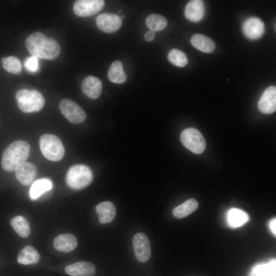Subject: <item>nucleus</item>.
Masks as SVG:
<instances>
[{"instance_id": "obj_33", "label": "nucleus", "mask_w": 276, "mask_h": 276, "mask_svg": "<svg viewBox=\"0 0 276 276\" xmlns=\"http://www.w3.org/2000/svg\"><path fill=\"white\" fill-rule=\"evenodd\" d=\"M124 15H122V18H124Z\"/></svg>"}, {"instance_id": "obj_12", "label": "nucleus", "mask_w": 276, "mask_h": 276, "mask_svg": "<svg viewBox=\"0 0 276 276\" xmlns=\"http://www.w3.org/2000/svg\"><path fill=\"white\" fill-rule=\"evenodd\" d=\"M258 106L263 113L270 114L276 109V88L270 86L267 88L261 95Z\"/></svg>"}, {"instance_id": "obj_9", "label": "nucleus", "mask_w": 276, "mask_h": 276, "mask_svg": "<svg viewBox=\"0 0 276 276\" xmlns=\"http://www.w3.org/2000/svg\"><path fill=\"white\" fill-rule=\"evenodd\" d=\"M103 0H78L74 2L73 11L79 17H87L100 11L104 6Z\"/></svg>"}, {"instance_id": "obj_25", "label": "nucleus", "mask_w": 276, "mask_h": 276, "mask_svg": "<svg viewBox=\"0 0 276 276\" xmlns=\"http://www.w3.org/2000/svg\"><path fill=\"white\" fill-rule=\"evenodd\" d=\"M11 225L14 231L22 238H27L30 234V227L28 220L24 217L17 216L11 219Z\"/></svg>"}, {"instance_id": "obj_27", "label": "nucleus", "mask_w": 276, "mask_h": 276, "mask_svg": "<svg viewBox=\"0 0 276 276\" xmlns=\"http://www.w3.org/2000/svg\"><path fill=\"white\" fill-rule=\"evenodd\" d=\"M1 62L3 68L7 72L17 75L21 73L22 64L17 57L13 56L4 57Z\"/></svg>"}, {"instance_id": "obj_34", "label": "nucleus", "mask_w": 276, "mask_h": 276, "mask_svg": "<svg viewBox=\"0 0 276 276\" xmlns=\"http://www.w3.org/2000/svg\"><path fill=\"white\" fill-rule=\"evenodd\" d=\"M119 12L120 13L122 12V11L120 10L119 11Z\"/></svg>"}, {"instance_id": "obj_7", "label": "nucleus", "mask_w": 276, "mask_h": 276, "mask_svg": "<svg viewBox=\"0 0 276 276\" xmlns=\"http://www.w3.org/2000/svg\"><path fill=\"white\" fill-rule=\"evenodd\" d=\"M59 106L61 113L71 123H80L86 118V114L83 109L71 99L62 100Z\"/></svg>"}, {"instance_id": "obj_18", "label": "nucleus", "mask_w": 276, "mask_h": 276, "mask_svg": "<svg viewBox=\"0 0 276 276\" xmlns=\"http://www.w3.org/2000/svg\"><path fill=\"white\" fill-rule=\"evenodd\" d=\"M96 211L99 215V221L102 224L111 222L116 215L114 205L108 201L98 204L96 207Z\"/></svg>"}, {"instance_id": "obj_26", "label": "nucleus", "mask_w": 276, "mask_h": 276, "mask_svg": "<svg viewBox=\"0 0 276 276\" xmlns=\"http://www.w3.org/2000/svg\"><path fill=\"white\" fill-rule=\"evenodd\" d=\"M146 24L150 31L154 32L164 30L167 25V20L163 16L153 13L146 19Z\"/></svg>"}, {"instance_id": "obj_6", "label": "nucleus", "mask_w": 276, "mask_h": 276, "mask_svg": "<svg viewBox=\"0 0 276 276\" xmlns=\"http://www.w3.org/2000/svg\"><path fill=\"white\" fill-rule=\"evenodd\" d=\"M182 145L195 154L202 153L206 147L205 141L200 132L194 128L184 129L180 135Z\"/></svg>"}, {"instance_id": "obj_22", "label": "nucleus", "mask_w": 276, "mask_h": 276, "mask_svg": "<svg viewBox=\"0 0 276 276\" xmlns=\"http://www.w3.org/2000/svg\"><path fill=\"white\" fill-rule=\"evenodd\" d=\"M198 206L197 201L194 198H191L175 207L172 211V214L176 218H182L193 213L197 210Z\"/></svg>"}, {"instance_id": "obj_21", "label": "nucleus", "mask_w": 276, "mask_h": 276, "mask_svg": "<svg viewBox=\"0 0 276 276\" xmlns=\"http://www.w3.org/2000/svg\"><path fill=\"white\" fill-rule=\"evenodd\" d=\"M123 64L119 60H116L110 65L107 77L112 82L116 84H122L126 80V75L123 71Z\"/></svg>"}, {"instance_id": "obj_30", "label": "nucleus", "mask_w": 276, "mask_h": 276, "mask_svg": "<svg viewBox=\"0 0 276 276\" xmlns=\"http://www.w3.org/2000/svg\"><path fill=\"white\" fill-rule=\"evenodd\" d=\"M270 268L269 265L257 266L253 270L252 276H272Z\"/></svg>"}, {"instance_id": "obj_28", "label": "nucleus", "mask_w": 276, "mask_h": 276, "mask_svg": "<svg viewBox=\"0 0 276 276\" xmlns=\"http://www.w3.org/2000/svg\"><path fill=\"white\" fill-rule=\"evenodd\" d=\"M168 59L171 63L178 67H184L188 63L186 55L177 49H173L169 52Z\"/></svg>"}, {"instance_id": "obj_32", "label": "nucleus", "mask_w": 276, "mask_h": 276, "mask_svg": "<svg viewBox=\"0 0 276 276\" xmlns=\"http://www.w3.org/2000/svg\"><path fill=\"white\" fill-rule=\"evenodd\" d=\"M276 219H273L269 223V227L273 234H276Z\"/></svg>"}, {"instance_id": "obj_29", "label": "nucleus", "mask_w": 276, "mask_h": 276, "mask_svg": "<svg viewBox=\"0 0 276 276\" xmlns=\"http://www.w3.org/2000/svg\"><path fill=\"white\" fill-rule=\"evenodd\" d=\"M24 65L28 72L33 73H36L39 68L38 58L31 56L25 60Z\"/></svg>"}, {"instance_id": "obj_20", "label": "nucleus", "mask_w": 276, "mask_h": 276, "mask_svg": "<svg viewBox=\"0 0 276 276\" xmlns=\"http://www.w3.org/2000/svg\"><path fill=\"white\" fill-rule=\"evenodd\" d=\"M40 259L38 251L32 246L24 247L19 252L17 261L23 265H29L37 263Z\"/></svg>"}, {"instance_id": "obj_31", "label": "nucleus", "mask_w": 276, "mask_h": 276, "mask_svg": "<svg viewBox=\"0 0 276 276\" xmlns=\"http://www.w3.org/2000/svg\"><path fill=\"white\" fill-rule=\"evenodd\" d=\"M154 37L155 32L152 31H148L146 32L144 35V38L148 42H150L153 40Z\"/></svg>"}, {"instance_id": "obj_10", "label": "nucleus", "mask_w": 276, "mask_h": 276, "mask_svg": "<svg viewBox=\"0 0 276 276\" xmlns=\"http://www.w3.org/2000/svg\"><path fill=\"white\" fill-rule=\"evenodd\" d=\"M122 24L121 18L116 14L102 13L96 18L97 27L105 33H112L117 31Z\"/></svg>"}, {"instance_id": "obj_17", "label": "nucleus", "mask_w": 276, "mask_h": 276, "mask_svg": "<svg viewBox=\"0 0 276 276\" xmlns=\"http://www.w3.org/2000/svg\"><path fill=\"white\" fill-rule=\"evenodd\" d=\"M77 244L76 237L71 234L59 235L54 241L55 248L58 251L65 252L73 250L77 247Z\"/></svg>"}, {"instance_id": "obj_23", "label": "nucleus", "mask_w": 276, "mask_h": 276, "mask_svg": "<svg viewBox=\"0 0 276 276\" xmlns=\"http://www.w3.org/2000/svg\"><path fill=\"white\" fill-rule=\"evenodd\" d=\"M249 219L244 211L236 208L229 210L227 214L228 225L232 227H238L244 224Z\"/></svg>"}, {"instance_id": "obj_4", "label": "nucleus", "mask_w": 276, "mask_h": 276, "mask_svg": "<svg viewBox=\"0 0 276 276\" xmlns=\"http://www.w3.org/2000/svg\"><path fill=\"white\" fill-rule=\"evenodd\" d=\"M41 151L48 159L57 162L61 160L64 154V148L60 139L52 134H42L39 139Z\"/></svg>"}, {"instance_id": "obj_14", "label": "nucleus", "mask_w": 276, "mask_h": 276, "mask_svg": "<svg viewBox=\"0 0 276 276\" xmlns=\"http://www.w3.org/2000/svg\"><path fill=\"white\" fill-rule=\"evenodd\" d=\"M65 272L71 276H93L96 273V268L91 263L79 261L67 266Z\"/></svg>"}, {"instance_id": "obj_16", "label": "nucleus", "mask_w": 276, "mask_h": 276, "mask_svg": "<svg viewBox=\"0 0 276 276\" xmlns=\"http://www.w3.org/2000/svg\"><path fill=\"white\" fill-rule=\"evenodd\" d=\"M204 13V5L202 1H191L186 6L185 15L191 21H199L203 17Z\"/></svg>"}, {"instance_id": "obj_24", "label": "nucleus", "mask_w": 276, "mask_h": 276, "mask_svg": "<svg viewBox=\"0 0 276 276\" xmlns=\"http://www.w3.org/2000/svg\"><path fill=\"white\" fill-rule=\"evenodd\" d=\"M53 187L52 181L47 178L37 180L31 186L30 189V198L35 200L44 193L50 190Z\"/></svg>"}, {"instance_id": "obj_13", "label": "nucleus", "mask_w": 276, "mask_h": 276, "mask_svg": "<svg viewBox=\"0 0 276 276\" xmlns=\"http://www.w3.org/2000/svg\"><path fill=\"white\" fill-rule=\"evenodd\" d=\"M37 173L36 167L27 162L20 164L15 170L16 179L25 186L30 185L36 177Z\"/></svg>"}, {"instance_id": "obj_1", "label": "nucleus", "mask_w": 276, "mask_h": 276, "mask_svg": "<svg viewBox=\"0 0 276 276\" xmlns=\"http://www.w3.org/2000/svg\"><path fill=\"white\" fill-rule=\"evenodd\" d=\"M25 44L32 56L38 59L54 60L60 53L58 42L41 32H35L29 35L26 39Z\"/></svg>"}, {"instance_id": "obj_8", "label": "nucleus", "mask_w": 276, "mask_h": 276, "mask_svg": "<svg viewBox=\"0 0 276 276\" xmlns=\"http://www.w3.org/2000/svg\"><path fill=\"white\" fill-rule=\"evenodd\" d=\"M132 245L136 259L140 262H147L151 257V246L148 237L143 233H136L132 239Z\"/></svg>"}, {"instance_id": "obj_15", "label": "nucleus", "mask_w": 276, "mask_h": 276, "mask_svg": "<svg viewBox=\"0 0 276 276\" xmlns=\"http://www.w3.org/2000/svg\"><path fill=\"white\" fill-rule=\"evenodd\" d=\"M83 93L89 98L96 99L101 95L102 85L100 79L93 76L86 77L82 81Z\"/></svg>"}, {"instance_id": "obj_5", "label": "nucleus", "mask_w": 276, "mask_h": 276, "mask_svg": "<svg viewBox=\"0 0 276 276\" xmlns=\"http://www.w3.org/2000/svg\"><path fill=\"white\" fill-rule=\"evenodd\" d=\"M91 169L84 165H76L71 167L66 174L68 186L75 190H81L89 185L93 180Z\"/></svg>"}, {"instance_id": "obj_19", "label": "nucleus", "mask_w": 276, "mask_h": 276, "mask_svg": "<svg viewBox=\"0 0 276 276\" xmlns=\"http://www.w3.org/2000/svg\"><path fill=\"white\" fill-rule=\"evenodd\" d=\"M191 43L196 49L206 53H212L215 49L214 42L208 36L200 34L193 35Z\"/></svg>"}, {"instance_id": "obj_3", "label": "nucleus", "mask_w": 276, "mask_h": 276, "mask_svg": "<svg viewBox=\"0 0 276 276\" xmlns=\"http://www.w3.org/2000/svg\"><path fill=\"white\" fill-rule=\"evenodd\" d=\"M15 98L20 110L26 113L38 112L45 103L43 96L36 89H20L17 91Z\"/></svg>"}, {"instance_id": "obj_11", "label": "nucleus", "mask_w": 276, "mask_h": 276, "mask_svg": "<svg viewBox=\"0 0 276 276\" xmlns=\"http://www.w3.org/2000/svg\"><path fill=\"white\" fill-rule=\"evenodd\" d=\"M242 29L248 39L255 40L262 37L265 32L263 22L258 17H249L243 22Z\"/></svg>"}, {"instance_id": "obj_2", "label": "nucleus", "mask_w": 276, "mask_h": 276, "mask_svg": "<svg viewBox=\"0 0 276 276\" xmlns=\"http://www.w3.org/2000/svg\"><path fill=\"white\" fill-rule=\"evenodd\" d=\"M30 145L26 141L18 140L11 143L5 149L2 157L1 165L6 171L12 172L30 155Z\"/></svg>"}]
</instances>
